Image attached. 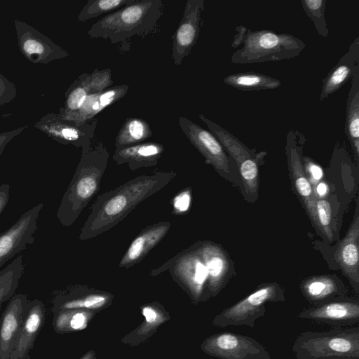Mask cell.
<instances>
[{
	"instance_id": "cell-1",
	"label": "cell",
	"mask_w": 359,
	"mask_h": 359,
	"mask_svg": "<svg viewBox=\"0 0 359 359\" xmlns=\"http://www.w3.org/2000/svg\"><path fill=\"white\" fill-rule=\"evenodd\" d=\"M174 171H158L136 177L96 198L79 236L81 241L94 238L125 219L140 203L155 194L174 178Z\"/></svg>"
},
{
	"instance_id": "cell-2",
	"label": "cell",
	"mask_w": 359,
	"mask_h": 359,
	"mask_svg": "<svg viewBox=\"0 0 359 359\" xmlns=\"http://www.w3.org/2000/svg\"><path fill=\"white\" fill-rule=\"evenodd\" d=\"M109 158V153L102 142L92 143L87 151L81 153L57 211V218L63 226L73 224L98 192Z\"/></svg>"
},
{
	"instance_id": "cell-3",
	"label": "cell",
	"mask_w": 359,
	"mask_h": 359,
	"mask_svg": "<svg viewBox=\"0 0 359 359\" xmlns=\"http://www.w3.org/2000/svg\"><path fill=\"white\" fill-rule=\"evenodd\" d=\"M163 8L161 0H137L102 18L87 34L93 39H108L111 44L148 34L156 29Z\"/></svg>"
},
{
	"instance_id": "cell-4",
	"label": "cell",
	"mask_w": 359,
	"mask_h": 359,
	"mask_svg": "<svg viewBox=\"0 0 359 359\" xmlns=\"http://www.w3.org/2000/svg\"><path fill=\"white\" fill-rule=\"evenodd\" d=\"M305 47L300 39L292 34L248 28L242 48L233 53L231 61L252 64L289 60L299 56Z\"/></svg>"
},
{
	"instance_id": "cell-5",
	"label": "cell",
	"mask_w": 359,
	"mask_h": 359,
	"mask_svg": "<svg viewBox=\"0 0 359 359\" xmlns=\"http://www.w3.org/2000/svg\"><path fill=\"white\" fill-rule=\"evenodd\" d=\"M297 359L359 358V327L300 333L292 346Z\"/></svg>"
},
{
	"instance_id": "cell-6",
	"label": "cell",
	"mask_w": 359,
	"mask_h": 359,
	"mask_svg": "<svg viewBox=\"0 0 359 359\" xmlns=\"http://www.w3.org/2000/svg\"><path fill=\"white\" fill-rule=\"evenodd\" d=\"M168 271L172 280L197 305L208 301V272L199 251V242L184 249L163 264L151 270V276Z\"/></svg>"
},
{
	"instance_id": "cell-7",
	"label": "cell",
	"mask_w": 359,
	"mask_h": 359,
	"mask_svg": "<svg viewBox=\"0 0 359 359\" xmlns=\"http://www.w3.org/2000/svg\"><path fill=\"white\" fill-rule=\"evenodd\" d=\"M285 300L284 290L280 285L276 283L264 284L243 299L222 310L212 323L218 327L241 325L253 327L255 321L264 316L266 303Z\"/></svg>"
},
{
	"instance_id": "cell-8",
	"label": "cell",
	"mask_w": 359,
	"mask_h": 359,
	"mask_svg": "<svg viewBox=\"0 0 359 359\" xmlns=\"http://www.w3.org/2000/svg\"><path fill=\"white\" fill-rule=\"evenodd\" d=\"M198 118L236 162L246 193L251 196H256L259 187V165L267 153L249 149L233 134L203 114H199Z\"/></svg>"
},
{
	"instance_id": "cell-9",
	"label": "cell",
	"mask_w": 359,
	"mask_h": 359,
	"mask_svg": "<svg viewBox=\"0 0 359 359\" xmlns=\"http://www.w3.org/2000/svg\"><path fill=\"white\" fill-rule=\"evenodd\" d=\"M207 355L220 359H271L259 341L249 336L223 332L207 337L201 344Z\"/></svg>"
},
{
	"instance_id": "cell-10",
	"label": "cell",
	"mask_w": 359,
	"mask_h": 359,
	"mask_svg": "<svg viewBox=\"0 0 359 359\" xmlns=\"http://www.w3.org/2000/svg\"><path fill=\"white\" fill-rule=\"evenodd\" d=\"M97 123L98 118H95L90 122L78 125L61 118L57 113L50 112L36 122L34 127L60 144L81 148L83 153L90 149Z\"/></svg>"
},
{
	"instance_id": "cell-11",
	"label": "cell",
	"mask_w": 359,
	"mask_h": 359,
	"mask_svg": "<svg viewBox=\"0 0 359 359\" xmlns=\"http://www.w3.org/2000/svg\"><path fill=\"white\" fill-rule=\"evenodd\" d=\"M305 142L304 135L297 129L289 130L286 137L285 152L292 183L311 222L318 228L316 196L304 169L302 149Z\"/></svg>"
},
{
	"instance_id": "cell-12",
	"label": "cell",
	"mask_w": 359,
	"mask_h": 359,
	"mask_svg": "<svg viewBox=\"0 0 359 359\" xmlns=\"http://www.w3.org/2000/svg\"><path fill=\"white\" fill-rule=\"evenodd\" d=\"M17 41L22 55L33 64H48L65 58L69 53L34 27L14 20Z\"/></svg>"
},
{
	"instance_id": "cell-13",
	"label": "cell",
	"mask_w": 359,
	"mask_h": 359,
	"mask_svg": "<svg viewBox=\"0 0 359 359\" xmlns=\"http://www.w3.org/2000/svg\"><path fill=\"white\" fill-rule=\"evenodd\" d=\"M179 126L191 144L224 177L230 172L231 156L212 133L185 116H180Z\"/></svg>"
},
{
	"instance_id": "cell-14",
	"label": "cell",
	"mask_w": 359,
	"mask_h": 359,
	"mask_svg": "<svg viewBox=\"0 0 359 359\" xmlns=\"http://www.w3.org/2000/svg\"><path fill=\"white\" fill-rule=\"evenodd\" d=\"M204 0H187L182 18L173 34L172 60L180 66L196 45L202 26Z\"/></svg>"
},
{
	"instance_id": "cell-15",
	"label": "cell",
	"mask_w": 359,
	"mask_h": 359,
	"mask_svg": "<svg viewBox=\"0 0 359 359\" xmlns=\"http://www.w3.org/2000/svg\"><path fill=\"white\" fill-rule=\"evenodd\" d=\"M43 203L34 206L22 214L6 231L0 234V268L15 255L34 241L37 219Z\"/></svg>"
},
{
	"instance_id": "cell-16",
	"label": "cell",
	"mask_w": 359,
	"mask_h": 359,
	"mask_svg": "<svg viewBox=\"0 0 359 359\" xmlns=\"http://www.w3.org/2000/svg\"><path fill=\"white\" fill-rule=\"evenodd\" d=\"M298 317L342 328L358 323L359 302L345 297L334 298L303 309Z\"/></svg>"
},
{
	"instance_id": "cell-17",
	"label": "cell",
	"mask_w": 359,
	"mask_h": 359,
	"mask_svg": "<svg viewBox=\"0 0 359 359\" xmlns=\"http://www.w3.org/2000/svg\"><path fill=\"white\" fill-rule=\"evenodd\" d=\"M112 84L109 68H96L90 74L82 73L65 91V103L60 108L58 115L64 116L77 111L88 96L102 92Z\"/></svg>"
},
{
	"instance_id": "cell-18",
	"label": "cell",
	"mask_w": 359,
	"mask_h": 359,
	"mask_svg": "<svg viewBox=\"0 0 359 359\" xmlns=\"http://www.w3.org/2000/svg\"><path fill=\"white\" fill-rule=\"evenodd\" d=\"M114 299L111 293L74 286L57 292L53 298V314L62 310L84 309L99 312L109 306Z\"/></svg>"
},
{
	"instance_id": "cell-19",
	"label": "cell",
	"mask_w": 359,
	"mask_h": 359,
	"mask_svg": "<svg viewBox=\"0 0 359 359\" xmlns=\"http://www.w3.org/2000/svg\"><path fill=\"white\" fill-rule=\"evenodd\" d=\"M29 299L24 294H15L0 319V359H8L26 318Z\"/></svg>"
},
{
	"instance_id": "cell-20",
	"label": "cell",
	"mask_w": 359,
	"mask_h": 359,
	"mask_svg": "<svg viewBox=\"0 0 359 359\" xmlns=\"http://www.w3.org/2000/svg\"><path fill=\"white\" fill-rule=\"evenodd\" d=\"M199 251L208 272L207 297L217 296L230 278L229 257L219 245L209 241H198Z\"/></svg>"
},
{
	"instance_id": "cell-21",
	"label": "cell",
	"mask_w": 359,
	"mask_h": 359,
	"mask_svg": "<svg viewBox=\"0 0 359 359\" xmlns=\"http://www.w3.org/2000/svg\"><path fill=\"white\" fill-rule=\"evenodd\" d=\"M359 215L357 201L355 217L334 253V258L355 293H359Z\"/></svg>"
},
{
	"instance_id": "cell-22",
	"label": "cell",
	"mask_w": 359,
	"mask_h": 359,
	"mask_svg": "<svg viewBox=\"0 0 359 359\" xmlns=\"http://www.w3.org/2000/svg\"><path fill=\"white\" fill-rule=\"evenodd\" d=\"M359 72V37L350 44L348 50L338 60L324 78L319 101L323 102L338 91L356 72Z\"/></svg>"
},
{
	"instance_id": "cell-23",
	"label": "cell",
	"mask_w": 359,
	"mask_h": 359,
	"mask_svg": "<svg viewBox=\"0 0 359 359\" xmlns=\"http://www.w3.org/2000/svg\"><path fill=\"white\" fill-rule=\"evenodd\" d=\"M46 316L44 304L36 299L29 300L26 318L8 359H29V351L45 323Z\"/></svg>"
},
{
	"instance_id": "cell-24",
	"label": "cell",
	"mask_w": 359,
	"mask_h": 359,
	"mask_svg": "<svg viewBox=\"0 0 359 359\" xmlns=\"http://www.w3.org/2000/svg\"><path fill=\"white\" fill-rule=\"evenodd\" d=\"M171 227L168 221L146 226L131 242L120 260L118 267L129 269L140 262L165 236Z\"/></svg>"
},
{
	"instance_id": "cell-25",
	"label": "cell",
	"mask_w": 359,
	"mask_h": 359,
	"mask_svg": "<svg viewBox=\"0 0 359 359\" xmlns=\"http://www.w3.org/2000/svg\"><path fill=\"white\" fill-rule=\"evenodd\" d=\"M128 90L127 84L111 86L102 92L88 96L77 111L60 117L78 125L90 122L103 109L125 97Z\"/></svg>"
},
{
	"instance_id": "cell-26",
	"label": "cell",
	"mask_w": 359,
	"mask_h": 359,
	"mask_svg": "<svg viewBox=\"0 0 359 359\" xmlns=\"http://www.w3.org/2000/svg\"><path fill=\"white\" fill-rule=\"evenodd\" d=\"M165 148L161 143L145 142L138 144L115 149L112 156L117 165L127 164L132 171L141 168L156 166Z\"/></svg>"
},
{
	"instance_id": "cell-27",
	"label": "cell",
	"mask_w": 359,
	"mask_h": 359,
	"mask_svg": "<svg viewBox=\"0 0 359 359\" xmlns=\"http://www.w3.org/2000/svg\"><path fill=\"white\" fill-rule=\"evenodd\" d=\"M144 317L143 322L135 330L124 336L121 342L135 347L146 341L158 329L170 319V313L159 302H153L140 306Z\"/></svg>"
},
{
	"instance_id": "cell-28",
	"label": "cell",
	"mask_w": 359,
	"mask_h": 359,
	"mask_svg": "<svg viewBox=\"0 0 359 359\" xmlns=\"http://www.w3.org/2000/svg\"><path fill=\"white\" fill-rule=\"evenodd\" d=\"M300 289L304 297L313 306L334 298L345 297L346 289L342 283L332 276H316L303 280Z\"/></svg>"
},
{
	"instance_id": "cell-29",
	"label": "cell",
	"mask_w": 359,
	"mask_h": 359,
	"mask_svg": "<svg viewBox=\"0 0 359 359\" xmlns=\"http://www.w3.org/2000/svg\"><path fill=\"white\" fill-rule=\"evenodd\" d=\"M345 133L356 159L359 157V72L351 79L346 103Z\"/></svg>"
},
{
	"instance_id": "cell-30",
	"label": "cell",
	"mask_w": 359,
	"mask_h": 359,
	"mask_svg": "<svg viewBox=\"0 0 359 359\" xmlns=\"http://www.w3.org/2000/svg\"><path fill=\"white\" fill-rule=\"evenodd\" d=\"M223 81L233 88L245 92L275 90L281 86L280 80L255 72L231 74L224 77Z\"/></svg>"
},
{
	"instance_id": "cell-31",
	"label": "cell",
	"mask_w": 359,
	"mask_h": 359,
	"mask_svg": "<svg viewBox=\"0 0 359 359\" xmlns=\"http://www.w3.org/2000/svg\"><path fill=\"white\" fill-rule=\"evenodd\" d=\"M98 312L84 309H67L53 313L52 325L58 334L81 331Z\"/></svg>"
},
{
	"instance_id": "cell-32",
	"label": "cell",
	"mask_w": 359,
	"mask_h": 359,
	"mask_svg": "<svg viewBox=\"0 0 359 359\" xmlns=\"http://www.w3.org/2000/svg\"><path fill=\"white\" fill-rule=\"evenodd\" d=\"M153 135L149 123L138 117L128 118L115 138V149L145 142Z\"/></svg>"
},
{
	"instance_id": "cell-33",
	"label": "cell",
	"mask_w": 359,
	"mask_h": 359,
	"mask_svg": "<svg viewBox=\"0 0 359 359\" xmlns=\"http://www.w3.org/2000/svg\"><path fill=\"white\" fill-rule=\"evenodd\" d=\"M24 271L22 256L19 255L0 271V309L5 302L15 294L20 279Z\"/></svg>"
},
{
	"instance_id": "cell-34",
	"label": "cell",
	"mask_w": 359,
	"mask_h": 359,
	"mask_svg": "<svg viewBox=\"0 0 359 359\" xmlns=\"http://www.w3.org/2000/svg\"><path fill=\"white\" fill-rule=\"evenodd\" d=\"M137 0H88L78 15V21L84 22L104 13H111L118 9L135 3Z\"/></svg>"
},
{
	"instance_id": "cell-35",
	"label": "cell",
	"mask_w": 359,
	"mask_h": 359,
	"mask_svg": "<svg viewBox=\"0 0 359 359\" xmlns=\"http://www.w3.org/2000/svg\"><path fill=\"white\" fill-rule=\"evenodd\" d=\"M300 3L305 13L313 22L318 34L323 38H327L329 29L325 17L327 0H301Z\"/></svg>"
},
{
	"instance_id": "cell-36",
	"label": "cell",
	"mask_w": 359,
	"mask_h": 359,
	"mask_svg": "<svg viewBox=\"0 0 359 359\" xmlns=\"http://www.w3.org/2000/svg\"><path fill=\"white\" fill-rule=\"evenodd\" d=\"M316 214L318 228L328 240H332V208L327 200L316 198Z\"/></svg>"
},
{
	"instance_id": "cell-37",
	"label": "cell",
	"mask_w": 359,
	"mask_h": 359,
	"mask_svg": "<svg viewBox=\"0 0 359 359\" xmlns=\"http://www.w3.org/2000/svg\"><path fill=\"white\" fill-rule=\"evenodd\" d=\"M191 190L186 188L173 198L172 201V214L175 215H181L186 213L191 205Z\"/></svg>"
},
{
	"instance_id": "cell-38",
	"label": "cell",
	"mask_w": 359,
	"mask_h": 359,
	"mask_svg": "<svg viewBox=\"0 0 359 359\" xmlns=\"http://www.w3.org/2000/svg\"><path fill=\"white\" fill-rule=\"evenodd\" d=\"M17 93L15 85L0 73V107L10 103L15 98Z\"/></svg>"
},
{
	"instance_id": "cell-39",
	"label": "cell",
	"mask_w": 359,
	"mask_h": 359,
	"mask_svg": "<svg viewBox=\"0 0 359 359\" xmlns=\"http://www.w3.org/2000/svg\"><path fill=\"white\" fill-rule=\"evenodd\" d=\"M303 162L305 170L309 175L311 180L313 182V184L315 183L316 185L323 177V172L321 167L308 156L303 158Z\"/></svg>"
},
{
	"instance_id": "cell-40",
	"label": "cell",
	"mask_w": 359,
	"mask_h": 359,
	"mask_svg": "<svg viewBox=\"0 0 359 359\" xmlns=\"http://www.w3.org/2000/svg\"><path fill=\"white\" fill-rule=\"evenodd\" d=\"M29 128L28 125L0 133V156L5 149L6 145L16 136L20 135L24 130Z\"/></svg>"
},
{
	"instance_id": "cell-41",
	"label": "cell",
	"mask_w": 359,
	"mask_h": 359,
	"mask_svg": "<svg viewBox=\"0 0 359 359\" xmlns=\"http://www.w3.org/2000/svg\"><path fill=\"white\" fill-rule=\"evenodd\" d=\"M248 29L244 25H238L236 27V34H234L231 46L232 48H238L243 44L246 37Z\"/></svg>"
},
{
	"instance_id": "cell-42",
	"label": "cell",
	"mask_w": 359,
	"mask_h": 359,
	"mask_svg": "<svg viewBox=\"0 0 359 359\" xmlns=\"http://www.w3.org/2000/svg\"><path fill=\"white\" fill-rule=\"evenodd\" d=\"M10 185L3 184L0 185V215L5 209L9 200Z\"/></svg>"
},
{
	"instance_id": "cell-43",
	"label": "cell",
	"mask_w": 359,
	"mask_h": 359,
	"mask_svg": "<svg viewBox=\"0 0 359 359\" xmlns=\"http://www.w3.org/2000/svg\"><path fill=\"white\" fill-rule=\"evenodd\" d=\"M313 190H314V193H315L316 198H321L327 194V190H328V187L325 182H318L316 185V187L313 188Z\"/></svg>"
},
{
	"instance_id": "cell-44",
	"label": "cell",
	"mask_w": 359,
	"mask_h": 359,
	"mask_svg": "<svg viewBox=\"0 0 359 359\" xmlns=\"http://www.w3.org/2000/svg\"><path fill=\"white\" fill-rule=\"evenodd\" d=\"M80 359H97L96 353L94 350L86 352Z\"/></svg>"
},
{
	"instance_id": "cell-45",
	"label": "cell",
	"mask_w": 359,
	"mask_h": 359,
	"mask_svg": "<svg viewBox=\"0 0 359 359\" xmlns=\"http://www.w3.org/2000/svg\"><path fill=\"white\" fill-rule=\"evenodd\" d=\"M328 359H359V358H353V357H336V358H331Z\"/></svg>"
}]
</instances>
